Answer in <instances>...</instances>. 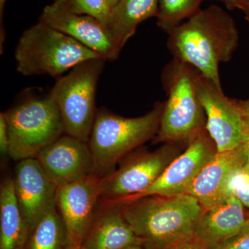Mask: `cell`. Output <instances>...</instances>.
<instances>
[{
	"instance_id": "obj_1",
	"label": "cell",
	"mask_w": 249,
	"mask_h": 249,
	"mask_svg": "<svg viewBox=\"0 0 249 249\" xmlns=\"http://www.w3.org/2000/svg\"><path fill=\"white\" fill-rule=\"evenodd\" d=\"M168 35L167 47L173 58L194 67L222 89L219 65L230 61L238 46V31L231 16L222 8L211 5Z\"/></svg>"
},
{
	"instance_id": "obj_2",
	"label": "cell",
	"mask_w": 249,
	"mask_h": 249,
	"mask_svg": "<svg viewBox=\"0 0 249 249\" xmlns=\"http://www.w3.org/2000/svg\"><path fill=\"white\" fill-rule=\"evenodd\" d=\"M145 249H170L194 237L203 207L188 194L151 196L118 203Z\"/></svg>"
},
{
	"instance_id": "obj_3",
	"label": "cell",
	"mask_w": 249,
	"mask_h": 249,
	"mask_svg": "<svg viewBox=\"0 0 249 249\" xmlns=\"http://www.w3.org/2000/svg\"><path fill=\"white\" fill-rule=\"evenodd\" d=\"M163 107L164 102H157L148 113L134 118L118 115L106 107L98 109L88 142L93 174L101 178L107 176L127 155L155 138Z\"/></svg>"
},
{
	"instance_id": "obj_4",
	"label": "cell",
	"mask_w": 249,
	"mask_h": 249,
	"mask_svg": "<svg viewBox=\"0 0 249 249\" xmlns=\"http://www.w3.org/2000/svg\"><path fill=\"white\" fill-rule=\"evenodd\" d=\"M200 72L173 58L163 68L161 83L167 95L156 142H188L206 128V117L197 91Z\"/></svg>"
},
{
	"instance_id": "obj_5",
	"label": "cell",
	"mask_w": 249,
	"mask_h": 249,
	"mask_svg": "<svg viewBox=\"0 0 249 249\" xmlns=\"http://www.w3.org/2000/svg\"><path fill=\"white\" fill-rule=\"evenodd\" d=\"M96 58L103 57L40 21L23 33L15 52L18 71L26 76L60 77L78 64Z\"/></svg>"
},
{
	"instance_id": "obj_6",
	"label": "cell",
	"mask_w": 249,
	"mask_h": 249,
	"mask_svg": "<svg viewBox=\"0 0 249 249\" xmlns=\"http://www.w3.org/2000/svg\"><path fill=\"white\" fill-rule=\"evenodd\" d=\"M4 114L9 127V157L17 161L36 158L65 134L58 106L50 93H26Z\"/></svg>"
},
{
	"instance_id": "obj_7",
	"label": "cell",
	"mask_w": 249,
	"mask_h": 249,
	"mask_svg": "<svg viewBox=\"0 0 249 249\" xmlns=\"http://www.w3.org/2000/svg\"><path fill=\"white\" fill-rule=\"evenodd\" d=\"M107 60L89 59L59 77L50 93L61 115L65 134L89 142L98 109L96 94L98 79Z\"/></svg>"
},
{
	"instance_id": "obj_8",
	"label": "cell",
	"mask_w": 249,
	"mask_h": 249,
	"mask_svg": "<svg viewBox=\"0 0 249 249\" xmlns=\"http://www.w3.org/2000/svg\"><path fill=\"white\" fill-rule=\"evenodd\" d=\"M173 142L124 158L119 169L101 178L100 200L120 202L151 186L178 156L179 149Z\"/></svg>"
},
{
	"instance_id": "obj_9",
	"label": "cell",
	"mask_w": 249,
	"mask_h": 249,
	"mask_svg": "<svg viewBox=\"0 0 249 249\" xmlns=\"http://www.w3.org/2000/svg\"><path fill=\"white\" fill-rule=\"evenodd\" d=\"M216 152L215 145L206 128L201 129L188 141L186 150L170 163L151 186L140 194L116 203L147 196L186 194L196 175Z\"/></svg>"
},
{
	"instance_id": "obj_10",
	"label": "cell",
	"mask_w": 249,
	"mask_h": 249,
	"mask_svg": "<svg viewBox=\"0 0 249 249\" xmlns=\"http://www.w3.org/2000/svg\"><path fill=\"white\" fill-rule=\"evenodd\" d=\"M101 178L92 174L57 187L56 208L63 219L73 247H82L101 199Z\"/></svg>"
},
{
	"instance_id": "obj_11",
	"label": "cell",
	"mask_w": 249,
	"mask_h": 249,
	"mask_svg": "<svg viewBox=\"0 0 249 249\" xmlns=\"http://www.w3.org/2000/svg\"><path fill=\"white\" fill-rule=\"evenodd\" d=\"M197 91L206 117V129L217 152L231 151L242 144V120L237 99L199 74Z\"/></svg>"
},
{
	"instance_id": "obj_12",
	"label": "cell",
	"mask_w": 249,
	"mask_h": 249,
	"mask_svg": "<svg viewBox=\"0 0 249 249\" xmlns=\"http://www.w3.org/2000/svg\"><path fill=\"white\" fill-rule=\"evenodd\" d=\"M40 22L70 36L106 60L120 55L109 31L97 19L72 12L69 0H54L44 8Z\"/></svg>"
},
{
	"instance_id": "obj_13",
	"label": "cell",
	"mask_w": 249,
	"mask_h": 249,
	"mask_svg": "<svg viewBox=\"0 0 249 249\" xmlns=\"http://www.w3.org/2000/svg\"><path fill=\"white\" fill-rule=\"evenodd\" d=\"M13 179L19 209L31 231L47 213L56 207L57 186L36 158L18 161Z\"/></svg>"
},
{
	"instance_id": "obj_14",
	"label": "cell",
	"mask_w": 249,
	"mask_h": 249,
	"mask_svg": "<svg viewBox=\"0 0 249 249\" xmlns=\"http://www.w3.org/2000/svg\"><path fill=\"white\" fill-rule=\"evenodd\" d=\"M36 159L57 187L93 174L94 165L89 143L67 134L46 147Z\"/></svg>"
},
{
	"instance_id": "obj_15",
	"label": "cell",
	"mask_w": 249,
	"mask_h": 249,
	"mask_svg": "<svg viewBox=\"0 0 249 249\" xmlns=\"http://www.w3.org/2000/svg\"><path fill=\"white\" fill-rule=\"evenodd\" d=\"M244 205L235 196L203 208L195 229V239L204 249H221L247 229Z\"/></svg>"
},
{
	"instance_id": "obj_16",
	"label": "cell",
	"mask_w": 249,
	"mask_h": 249,
	"mask_svg": "<svg viewBox=\"0 0 249 249\" xmlns=\"http://www.w3.org/2000/svg\"><path fill=\"white\" fill-rule=\"evenodd\" d=\"M248 162L242 145L231 151L217 152L201 168L186 194L194 196L203 208H209L227 199L228 178L236 168Z\"/></svg>"
},
{
	"instance_id": "obj_17",
	"label": "cell",
	"mask_w": 249,
	"mask_h": 249,
	"mask_svg": "<svg viewBox=\"0 0 249 249\" xmlns=\"http://www.w3.org/2000/svg\"><path fill=\"white\" fill-rule=\"evenodd\" d=\"M142 245L124 218L121 205L100 200L94 219L82 245L83 249H124Z\"/></svg>"
},
{
	"instance_id": "obj_18",
	"label": "cell",
	"mask_w": 249,
	"mask_h": 249,
	"mask_svg": "<svg viewBox=\"0 0 249 249\" xmlns=\"http://www.w3.org/2000/svg\"><path fill=\"white\" fill-rule=\"evenodd\" d=\"M158 11V0H120L111 10L107 27L119 53L135 34L139 24L157 18Z\"/></svg>"
},
{
	"instance_id": "obj_19",
	"label": "cell",
	"mask_w": 249,
	"mask_h": 249,
	"mask_svg": "<svg viewBox=\"0 0 249 249\" xmlns=\"http://www.w3.org/2000/svg\"><path fill=\"white\" fill-rule=\"evenodd\" d=\"M29 230L18 205L11 177L0 185V249H24Z\"/></svg>"
},
{
	"instance_id": "obj_20",
	"label": "cell",
	"mask_w": 249,
	"mask_h": 249,
	"mask_svg": "<svg viewBox=\"0 0 249 249\" xmlns=\"http://www.w3.org/2000/svg\"><path fill=\"white\" fill-rule=\"evenodd\" d=\"M68 232L56 207L51 210L29 232L24 249H71Z\"/></svg>"
},
{
	"instance_id": "obj_21",
	"label": "cell",
	"mask_w": 249,
	"mask_h": 249,
	"mask_svg": "<svg viewBox=\"0 0 249 249\" xmlns=\"http://www.w3.org/2000/svg\"><path fill=\"white\" fill-rule=\"evenodd\" d=\"M203 0H158L157 24L167 34L201 10Z\"/></svg>"
},
{
	"instance_id": "obj_22",
	"label": "cell",
	"mask_w": 249,
	"mask_h": 249,
	"mask_svg": "<svg viewBox=\"0 0 249 249\" xmlns=\"http://www.w3.org/2000/svg\"><path fill=\"white\" fill-rule=\"evenodd\" d=\"M226 198L232 196L249 209V163L236 168L228 178L225 186Z\"/></svg>"
},
{
	"instance_id": "obj_23",
	"label": "cell",
	"mask_w": 249,
	"mask_h": 249,
	"mask_svg": "<svg viewBox=\"0 0 249 249\" xmlns=\"http://www.w3.org/2000/svg\"><path fill=\"white\" fill-rule=\"evenodd\" d=\"M69 4L72 12L95 18L107 29L111 9L106 0H69Z\"/></svg>"
},
{
	"instance_id": "obj_24",
	"label": "cell",
	"mask_w": 249,
	"mask_h": 249,
	"mask_svg": "<svg viewBox=\"0 0 249 249\" xmlns=\"http://www.w3.org/2000/svg\"><path fill=\"white\" fill-rule=\"evenodd\" d=\"M237 104L242 116V147L247 155L249 163V98L247 100L237 99Z\"/></svg>"
},
{
	"instance_id": "obj_25",
	"label": "cell",
	"mask_w": 249,
	"mask_h": 249,
	"mask_svg": "<svg viewBox=\"0 0 249 249\" xmlns=\"http://www.w3.org/2000/svg\"><path fill=\"white\" fill-rule=\"evenodd\" d=\"M9 132L4 112L0 113V152L2 156H9Z\"/></svg>"
},
{
	"instance_id": "obj_26",
	"label": "cell",
	"mask_w": 249,
	"mask_h": 249,
	"mask_svg": "<svg viewBox=\"0 0 249 249\" xmlns=\"http://www.w3.org/2000/svg\"><path fill=\"white\" fill-rule=\"evenodd\" d=\"M221 249H249V229L237 235Z\"/></svg>"
},
{
	"instance_id": "obj_27",
	"label": "cell",
	"mask_w": 249,
	"mask_h": 249,
	"mask_svg": "<svg viewBox=\"0 0 249 249\" xmlns=\"http://www.w3.org/2000/svg\"><path fill=\"white\" fill-rule=\"evenodd\" d=\"M170 249H204L194 238L185 241Z\"/></svg>"
},
{
	"instance_id": "obj_28",
	"label": "cell",
	"mask_w": 249,
	"mask_h": 249,
	"mask_svg": "<svg viewBox=\"0 0 249 249\" xmlns=\"http://www.w3.org/2000/svg\"><path fill=\"white\" fill-rule=\"evenodd\" d=\"M206 1V0H203ZM214 1H219L226 5L227 9L229 10H233L235 9H242L245 0H214Z\"/></svg>"
},
{
	"instance_id": "obj_29",
	"label": "cell",
	"mask_w": 249,
	"mask_h": 249,
	"mask_svg": "<svg viewBox=\"0 0 249 249\" xmlns=\"http://www.w3.org/2000/svg\"><path fill=\"white\" fill-rule=\"evenodd\" d=\"M241 10L245 13L246 19H247L249 24V0H245L243 6H242Z\"/></svg>"
},
{
	"instance_id": "obj_30",
	"label": "cell",
	"mask_w": 249,
	"mask_h": 249,
	"mask_svg": "<svg viewBox=\"0 0 249 249\" xmlns=\"http://www.w3.org/2000/svg\"><path fill=\"white\" fill-rule=\"evenodd\" d=\"M6 0H0V21H1V29H3L2 18L4 14V9Z\"/></svg>"
},
{
	"instance_id": "obj_31",
	"label": "cell",
	"mask_w": 249,
	"mask_h": 249,
	"mask_svg": "<svg viewBox=\"0 0 249 249\" xmlns=\"http://www.w3.org/2000/svg\"><path fill=\"white\" fill-rule=\"evenodd\" d=\"M106 1H107L109 8L112 10L117 5L118 3L120 1V0H106Z\"/></svg>"
},
{
	"instance_id": "obj_32",
	"label": "cell",
	"mask_w": 249,
	"mask_h": 249,
	"mask_svg": "<svg viewBox=\"0 0 249 249\" xmlns=\"http://www.w3.org/2000/svg\"><path fill=\"white\" fill-rule=\"evenodd\" d=\"M124 249H145L143 248L142 245H136L130 246V247H127V248Z\"/></svg>"
},
{
	"instance_id": "obj_33",
	"label": "cell",
	"mask_w": 249,
	"mask_h": 249,
	"mask_svg": "<svg viewBox=\"0 0 249 249\" xmlns=\"http://www.w3.org/2000/svg\"><path fill=\"white\" fill-rule=\"evenodd\" d=\"M248 229H249V217L248 218V219H247V229H246V230H248Z\"/></svg>"
},
{
	"instance_id": "obj_34",
	"label": "cell",
	"mask_w": 249,
	"mask_h": 249,
	"mask_svg": "<svg viewBox=\"0 0 249 249\" xmlns=\"http://www.w3.org/2000/svg\"><path fill=\"white\" fill-rule=\"evenodd\" d=\"M71 249H83L82 248V247H74V248H72Z\"/></svg>"
}]
</instances>
